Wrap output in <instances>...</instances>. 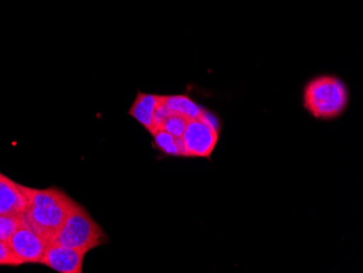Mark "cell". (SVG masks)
<instances>
[{
    "label": "cell",
    "instance_id": "cell-1",
    "mask_svg": "<svg viewBox=\"0 0 363 273\" xmlns=\"http://www.w3.org/2000/svg\"><path fill=\"white\" fill-rule=\"evenodd\" d=\"M348 101L347 87L334 75L315 77L303 89V107L317 119L332 120L340 117L347 108Z\"/></svg>",
    "mask_w": 363,
    "mask_h": 273
},
{
    "label": "cell",
    "instance_id": "cell-2",
    "mask_svg": "<svg viewBox=\"0 0 363 273\" xmlns=\"http://www.w3.org/2000/svg\"><path fill=\"white\" fill-rule=\"evenodd\" d=\"M54 242L87 254L89 250L108 243V236L89 211L77 203Z\"/></svg>",
    "mask_w": 363,
    "mask_h": 273
},
{
    "label": "cell",
    "instance_id": "cell-3",
    "mask_svg": "<svg viewBox=\"0 0 363 273\" xmlns=\"http://www.w3.org/2000/svg\"><path fill=\"white\" fill-rule=\"evenodd\" d=\"M77 204L67 195L62 199L46 205L30 206L26 207V219L30 227L50 244L54 242Z\"/></svg>",
    "mask_w": 363,
    "mask_h": 273
},
{
    "label": "cell",
    "instance_id": "cell-4",
    "mask_svg": "<svg viewBox=\"0 0 363 273\" xmlns=\"http://www.w3.org/2000/svg\"><path fill=\"white\" fill-rule=\"evenodd\" d=\"M218 120L206 110L201 117L191 119L187 124L182 142L185 157L210 158L219 142Z\"/></svg>",
    "mask_w": 363,
    "mask_h": 273
},
{
    "label": "cell",
    "instance_id": "cell-5",
    "mask_svg": "<svg viewBox=\"0 0 363 273\" xmlns=\"http://www.w3.org/2000/svg\"><path fill=\"white\" fill-rule=\"evenodd\" d=\"M8 245L21 264H40L49 243L30 227L26 219L8 240Z\"/></svg>",
    "mask_w": 363,
    "mask_h": 273
},
{
    "label": "cell",
    "instance_id": "cell-6",
    "mask_svg": "<svg viewBox=\"0 0 363 273\" xmlns=\"http://www.w3.org/2000/svg\"><path fill=\"white\" fill-rule=\"evenodd\" d=\"M86 252L61 244H49L40 264L60 273H82Z\"/></svg>",
    "mask_w": 363,
    "mask_h": 273
},
{
    "label": "cell",
    "instance_id": "cell-7",
    "mask_svg": "<svg viewBox=\"0 0 363 273\" xmlns=\"http://www.w3.org/2000/svg\"><path fill=\"white\" fill-rule=\"evenodd\" d=\"M26 201L18 183L0 172V215L24 216Z\"/></svg>",
    "mask_w": 363,
    "mask_h": 273
},
{
    "label": "cell",
    "instance_id": "cell-8",
    "mask_svg": "<svg viewBox=\"0 0 363 273\" xmlns=\"http://www.w3.org/2000/svg\"><path fill=\"white\" fill-rule=\"evenodd\" d=\"M159 101H160V95L138 91L133 105L130 106L128 115L140 122L147 131L152 133V120H154L155 111L158 107Z\"/></svg>",
    "mask_w": 363,
    "mask_h": 273
},
{
    "label": "cell",
    "instance_id": "cell-9",
    "mask_svg": "<svg viewBox=\"0 0 363 273\" xmlns=\"http://www.w3.org/2000/svg\"><path fill=\"white\" fill-rule=\"evenodd\" d=\"M163 103L170 111L177 112L191 120L201 117L206 111V109L191 101L189 96H163Z\"/></svg>",
    "mask_w": 363,
    "mask_h": 273
},
{
    "label": "cell",
    "instance_id": "cell-10",
    "mask_svg": "<svg viewBox=\"0 0 363 273\" xmlns=\"http://www.w3.org/2000/svg\"><path fill=\"white\" fill-rule=\"evenodd\" d=\"M152 136H154L157 147L162 150L163 152H166L170 156L185 157L184 146H183L182 138H175L164 130L155 132Z\"/></svg>",
    "mask_w": 363,
    "mask_h": 273
},
{
    "label": "cell",
    "instance_id": "cell-11",
    "mask_svg": "<svg viewBox=\"0 0 363 273\" xmlns=\"http://www.w3.org/2000/svg\"><path fill=\"white\" fill-rule=\"evenodd\" d=\"M26 222L24 216L0 215V240L8 243V240Z\"/></svg>",
    "mask_w": 363,
    "mask_h": 273
},
{
    "label": "cell",
    "instance_id": "cell-12",
    "mask_svg": "<svg viewBox=\"0 0 363 273\" xmlns=\"http://www.w3.org/2000/svg\"><path fill=\"white\" fill-rule=\"evenodd\" d=\"M189 121H191V119L185 117V116L170 111L166 121L163 123L162 130L168 132L175 138H182Z\"/></svg>",
    "mask_w": 363,
    "mask_h": 273
},
{
    "label": "cell",
    "instance_id": "cell-13",
    "mask_svg": "<svg viewBox=\"0 0 363 273\" xmlns=\"http://www.w3.org/2000/svg\"><path fill=\"white\" fill-rule=\"evenodd\" d=\"M21 262L14 256L8 243L0 240V266H20Z\"/></svg>",
    "mask_w": 363,
    "mask_h": 273
}]
</instances>
